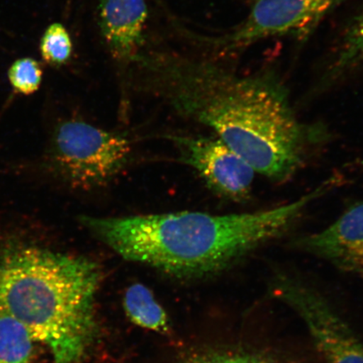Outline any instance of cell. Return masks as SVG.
<instances>
[{
    "mask_svg": "<svg viewBox=\"0 0 363 363\" xmlns=\"http://www.w3.org/2000/svg\"><path fill=\"white\" fill-rule=\"evenodd\" d=\"M328 190L320 184L292 203L233 215L184 211L128 217L82 216L80 222L126 260L176 275H203L228 267L281 237Z\"/></svg>",
    "mask_w": 363,
    "mask_h": 363,
    "instance_id": "6da1fadb",
    "label": "cell"
},
{
    "mask_svg": "<svg viewBox=\"0 0 363 363\" xmlns=\"http://www.w3.org/2000/svg\"><path fill=\"white\" fill-rule=\"evenodd\" d=\"M174 101L257 174L276 182L296 174L320 135L295 116L287 89L269 72L238 76L214 69Z\"/></svg>",
    "mask_w": 363,
    "mask_h": 363,
    "instance_id": "7a4b0ae2",
    "label": "cell"
},
{
    "mask_svg": "<svg viewBox=\"0 0 363 363\" xmlns=\"http://www.w3.org/2000/svg\"><path fill=\"white\" fill-rule=\"evenodd\" d=\"M99 267L84 257L30 245L0 246V314L16 320L52 354L77 363L96 334Z\"/></svg>",
    "mask_w": 363,
    "mask_h": 363,
    "instance_id": "3957f363",
    "label": "cell"
},
{
    "mask_svg": "<svg viewBox=\"0 0 363 363\" xmlns=\"http://www.w3.org/2000/svg\"><path fill=\"white\" fill-rule=\"evenodd\" d=\"M131 147L125 136L81 121L57 125L50 158L57 174L79 189L108 184L128 162Z\"/></svg>",
    "mask_w": 363,
    "mask_h": 363,
    "instance_id": "277c9868",
    "label": "cell"
},
{
    "mask_svg": "<svg viewBox=\"0 0 363 363\" xmlns=\"http://www.w3.org/2000/svg\"><path fill=\"white\" fill-rule=\"evenodd\" d=\"M345 0H254L245 20L220 40L228 50L247 48L260 40L308 38Z\"/></svg>",
    "mask_w": 363,
    "mask_h": 363,
    "instance_id": "5b68a950",
    "label": "cell"
},
{
    "mask_svg": "<svg viewBox=\"0 0 363 363\" xmlns=\"http://www.w3.org/2000/svg\"><path fill=\"white\" fill-rule=\"evenodd\" d=\"M274 293L302 318L326 362L363 363V345L320 295L284 277Z\"/></svg>",
    "mask_w": 363,
    "mask_h": 363,
    "instance_id": "8992f818",
    "label": "cell"
},
{
    "mask_svg": "<svg viewBox=\"0 0 363 363\" xmlns=\"http://www.w3.org/2000/svg\"><path fill=\"white\" fill-rule=\"evenodd\" d=\"M171 140L184 162L216 193L235 201L249 199L256 171L220 138L175 135Z\"/></svg>",
    "mask_w": 363,
    "mask_h": 363,
    "instance_id": "52a82bcc",
    "label": "cell"
},
{
    "mask_svg": "<svg viewBox=\"0 0 363 363\" xmlns=\"http://www.w3.org/2000/svg\"><path fill=\"white\" fill-rule=\"evenodd\" d=\"M297 246L347 272H363V203L353 206L328 228L297 240Z\"/></svg>",
    "mask_w": 363,
    "mask_h": 363,
    "instance_id": "ba28073f",
    "label": "cell"
},
{
    "mask_svg": "<svg viewBox=\"0 0 363 363\" xmlns=\"http://www.w3.org/2000/svg\"><path fill=\"white\" fill-rule=\"evenodd\" d=\"M147 19L145 0H103L101 30L113 57L125 60L134 55L142 40Z\"/></svg>",
    "mask_w": 363,
    "mask_h": 363,
    "instance_id": "9c48e42d",
    "label": "cell"
},
{
    "mask_svg": "<svg viewBox=\"0 0 363 363\" xmlns=\"http://www.w3.org/2000/svg\"><path fill=\"white\" fill-rule=\"evenodd\" d=\"M363 68V10L349 23L340 36L326 68L328 82L352 74Z\"/></svg>",
    "mask_w": 363,
    "mask_h": 363,
    "instance_id": "30bf717a",
    "label": "cell"
},
{
    "mask_svg": "<svg viewBox=\"0 0 363 363\" xmlns=\"http://www.w3.org/2000/svg\"><path fill=\"white\" fill-rule=\"evenodd\" d=\"M124 308L129 319L140 328L162 334L169 331V322L166 312L146 286L131 285L125 294Z\"/></svg>",
    "mask_w": 363,
    "mask_h": 363,
    "instance_id": "8fae6325",
    "label": "cell"
},
{
    "mask_svg": "<svg viewBox=\"0 0 363 363\" xmlns=\"http://www.w3.org/2000/svg\"><path fill=\"white\" fill-rule=\"evenodd\" d=\"M35 342L24 326L0 314V363H34Z\"/></svg>",
    "mask_w": 363,
    "mask_h": 363,
    "instance_id": "7c38bea8",
    "label": "cell"
},
{
    "mask_svg": "<svg viewBox=\"0 0 363 363\" xmlns=\"http://www.w3.org/2000/svg\"><path fill=\"white\" fill-rule=\"evenodd\" d=\"M72 44L65 27L59 23L50 26L40 40V54L44 60L53 66L65 65L70 58Z\"/></svg>",
    "mask_w": 363,
    "mask_h": 363,
    "instance_id": "4fadbf2b",
    "label": "cell"
},
{
    "mask_svg": "<svg viewBox=\"0 0 363 363\" xmlns=\"http://www.w3.org/2000/svg\"><path fill=\"white\" fill-rule=\"evenodd\" d=\"M43 76V67L40 63L30 57L21 58L13 62L8 72L12 88L23 95L35 93L42 84Z\"/></svg>",
    "mask_w": 363,
    "mask_h": 363,
    "instance_id": "5bb4252c",
    "label": "cell"
},
{
    "mask_svg": "<svg viewBox=\"0 0 363 363\" xmlns=\"http://www.w3.org/2000/svg\"><path fill=\"white\" fill-rule=\"evenodd\" d=\"M201 363H274L267 358L251 355V354H235L211 358Z\"/></svg>",
    "mask_w": 363,
    "mask_h": 363,
    "instance_id": "9a60e30c",
    "label": "cell"
},
{
    "mask_svg": "<svg viewBox=\"0 0 363 363\" xmlns=\"http://www.w3.org/2000/svg\"><path fill=\"white\" fill-rule=\"evenodd\" d=\"M362 274H363V272H362Z\"/></svg>",
    "mask_w": 363,
    "mask_h": 363,
    "instance_id": "2e32d148",
    "label": "cell"
}]
</instances>
